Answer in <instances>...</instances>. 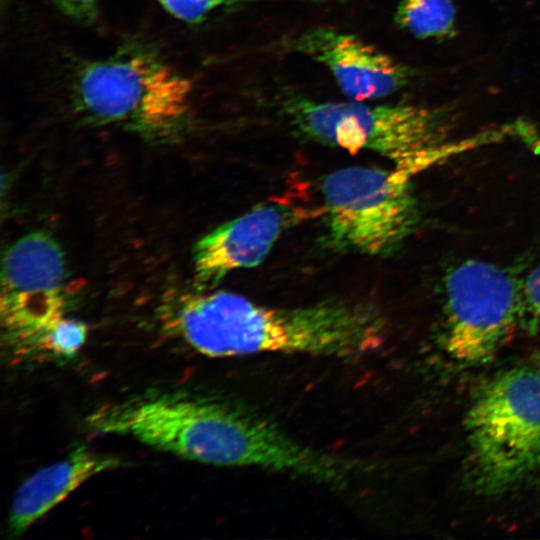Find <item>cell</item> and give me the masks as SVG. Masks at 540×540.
I'll use <instances>...</instances> for the list:
<instances>
[{
    "label": "cell",
    "mask_w": 540,
    "mask_h": 540,
    "mask_svg": "<svg viewBox=\"0 0 540 540\" xmlns=\"http://www.w3.org/2000/svg\"><path fill=\"white\" fill-rule=\"evenodd\" d=\"M85 422L94 433L129 436L209 465L268 470L334 488L349 472L347 459L296 440L272 421L189 391H147L98 407Z\"/></svg>",
    "instance_id": "cell-1"
},
{
    "label": "cell",
    "mask_w": 540,
    "mask_h": 540,
    "mask_svg": "<svg viewBox=\"0 0 540 540\" xmlns=\"http://www.w3.org/2000/svg\"><path fill=\"white\" fill-rule=\"evenodd\" d=\"M170 332L207 357L304 354L351 359L377 350L386 322L373 305L329 298L274 307L217 291L187 294L167 308Z\"/></svg>",
    "instance_id": "cell-2"
},
{
    "label": "cell",
    "mask_w": 540,
    "mask_h": 540,
    "mask_svg": "<svg viewBox=\"0 0 540 540\" xmlns=\"http://www.w3.org/2000/svg\"><path fill=\"white\" fill-rule=\"evenodd\" d=\"M72 98L84 120L116 126L155 143L181 138L191 121L189 79L152 47L136 42L83 64Z\"/></svg>",
    "instance_id": "cell-3"
},
{
    "label": "cell",
    "mask_w": 540,
    "mask_h": 540,
    "mask_svg": "<svg viewBox=\"0 0 540 540\" xmlns=\"http://www.w3.org/2000/svg\"><path fill=\"white\" fill-rule=\"evenodd\" d=\"M283 110L303 137L350 153L373 151L413 176L443 158L484 143L481 135L448 142V115L438 108L291 99Z\"/></svg>",
    "instance_id": "cell-4"
},
{
    "label": "cell",
    "mask_w": 540,
    "mask_h": 540,
    "mask_svg": "<svg viewBox=\"0 0 540 540\" xmlns=\"http://www.w3.org/2000/svg\"><path fill=\"white\" fill-rule=\"evenodd\" d=\"M467 475L485 494L512 488L540 467V373L508 370L490 381L465 418Z\"/></svg>",
    "instance_id": "cell-5"
},
{
    "label": "cell",
    "mask_w": 540,
    "mask_h": 540,
    "mask_svg": "<svg viewBox=\"0 0 540 540\" xmlns=\"http://www.w3.org/2000/svg\"><path fill=\"white\" fill-rule=\"evenodd\" d=\"M412 177L395 167L350 166L326 174L321 194L328 246L371 257L391 254L417 223Z\"/></svg>",
    "instance_id": "cell-6"
},
{
    "label": "cell",
    "mask_w": 540,
    "mask_h": 540,
    "mask_svg": "<svg viewBox=\"0 0 540 540\" xmlns=\"http://www.w3.org/2000/svg\"><path fill=\"white\" fill-rule=\"evenodd\" d=\"M445 348L456 361L490 360L521 316L520 284L506 269L469 259L444 278Z\"/></svg>",
    "instance_id": "cell-7"
},
{
    "label": "cell",
    "mask_w": 540,
    "mask_h": 540,
    "mask_svg": "<svg viewBox=\"0 0 540 540\" xmlns=\"http://www.w3.org/2000/svg\"><path fill=\"white\" fill-rule=\"evenodd\" d=\"M66 262L54 238L33 232L4 253L1 273V322L6 338L18 345L39 346L62 318Z\"/></svg>",
    "instance_id": "cell-8"
},
{
    "label": "cell",
    "mask_w": 540,
    "mask_h": 540,
    "mask_svg": "<svg viewBox=\"0 0 540 540\" xmlns=\"http://www.w3.org/2000/svg\"><path fill=\"white\" fill-rule=\"evenodd\" d=\"M306 213L289 202L263 203L208 232L193 250L197 290L214 287L234 270L260 265L280 236Z\"/></svg>",
    "instance_id": "cell-9"
},
{
    "label": "cell",
    "mask_w": 540,
    "mask_h": 540,
    "mask_svg": "<svg viewBox=\"0 0 540 540\" xmlns=\"http://www.w3.org/2000/svg\"><path fill=\"white\" fill-rule=\"evenodd\" d=\"M294 49L324 65L348 100L388 97L405 87L410 69L359 37L331 28L310 29Z\"/></svg>",
    "instance_id": "cell-10"
},
{
    "label": "cell",
    "mask_w": 540,
    "mask_h": 540,
    "mask_svg": "<svg viewBox=\"0 0 540 540\" xmlns=\"http://www.w3.org/2000/svg\"><path fill=\"white\" fill-rule=\"evenodd\" d=\"M122 464L117 456L80 445L63 459L37 470L14 493L8 518L10 534H23L83 483Z\"/></svg>",
    "instance_id": "cell-11"
},
{
    "label": "cell",
    "mask_w": 540,
    "mask_h": 540,
    "mask_svg": "<svg viewBox=\"0 0 540 540\" xmlns=\"http://www.w3.org/2000/svg\"><path fill=\"white\" fill-rule=\"evenodd\" d=\"M395 22L419 39L446 40L456 34V8L452 0H399Z\"/></svg>",
    "instance_id": "cell-12"
},
{
    "label": "cell",
    "mask_w": 540,
    "mask_h": 540,
    "mask_svg": "<svg viewBox=\"0 0 540 540\" xmlns=\"http://www.w3.org/2000/svg\"><path fill=\"white\" fill-rule=\"evenodd\" d=\"M88 328L74 319H59L44 335L39 345L57 356L71 357L84 345Z\"/></svg>",
    "instance_id": "cell-13"
},
{
    "label": "cell",
    "mask_w": 540,
    "mask_h": 540,
    "mask_svg": "<svg viewBox=\"0 0 540 540\" xmlns=\"http://www.w3.org/2000/svg\"><path fill=\"white\" fill-rule=\"evenodd\" d=\"M247 1L250 0H157L172 16L190 24L201 23L217 10Z\"/></svg>",
    "instance_id": "cell-14"
},
{
    "label": "cell",
    "mask_w": 540,
    "mask_h": 540,
    "mask_svg": "<svg viewBox=\"0 0 540 540\" xmlns=\"http://www.w3.org/2000/svg\"><path fill=\"white\" fill-rule=\"evenodd\" d=\"M520 322L530 331L540 332V264L520 283Z\"/></svg>",
    "instance_id": "cell-15"
},
{
    "label": "cell",
    "mask_w": 540,
    "mask_h": 540,
    "mask_svg": "<svg viewBox=\"0 0 540 540\" xmlns=\"http://www.w3.org/2000/svg\"><path fill=\"white\" fill-rule=\"evenodd\" d=\"M64 14L82 23H91L98 13L100 0H50Z\"/></svg>",
    "instance_id": "cell-16"
},
{
    "label": "cell",
    "mask_w": 540,
    "mask_h": 540,
    "mask_svg": "<svg viewBox=\"0 0 540 540\" xmlns=\"http://www.w3.org/2000/svg\"><path fill=\"white\" fill-rule=\"evenodd\" d=\"M538 372L540 373V357H539V362H538Z\"/></svg>",
    "instance_id": "cell-17"
}]
</instances>
